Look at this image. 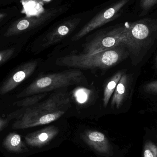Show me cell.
<instances>
[{
    "mask_svg": "<svg viewBox=\"0 0 157 157\" xmlns=\"http://www.w3.org/2000/svg\"><path fill=\"white\" fill-rule=\"evenodd\" d=\"M67 88L52 93L43 101L29 106L13 124V129H24L51 123L59 119L71 107Z\"/></svg>",
    "mask_w": 157,
    "mask_h": 157,
    "instance_id": "cell-1",
    "label": "cell"
},
{
    "mask_svg": "<svg viewBox=\"0 0 157 157\" xmlns=\"http://www.w3.org/2000/svg\"><path fill=\"white\" fill-rule=\"evenodd\" d=\"M124 45H121L92 54H72L59 58L56 64L76 69H106L113 67L125 59L128 52Z\"/></svg>",
    "mask_w": 157,
    "mask_h": 157,
    "instance_id": "cell-2",
    "label": "cell"
},
{
    "mask_svg": "<svg viewBox=\"0 0 157 157\" xmlns=\"http://www.w3.org/2000/svg\"><path fill=\"white\" fill-rule=\"evenodd\" d=\"M84 74L77 69L42 75L33 81L17 98H24L40 93H48L82 83Z\"/></svg>",
    "mask_w": 157,
    "mask_h": 157,
    "instance_id": "cell-3",
    "label": "cell"
},
{
    "mask_svg": "<svg viewBox=\"0 0 157 157\" xmlns=\"http://www.w3.org/2000/svg\"><path fill=\"white\" fill-rule=\"evenodd\" d=\"M126 26L115 28L98 34L85 46V53L92 54L110 49L117 46L127 47Z\"/></svg>",
    "mask_w": 157,
    "mask_h": 157,
    "instance_id": "cell-4",
    "label": "cell"
},
{
    "mask_svg": "<svg viewBox=\"0 0 157 157\" xmlns=\"http://www.w3.org/2000/svg\"><path fill=\"white\" fill-rule=\"evenodd\" d=\"M129 0H120L109 8L101 11L88 23H87L72 39V41H77L91 31L113 21L119 17V12L127 3Z\"/></svg>",
    "mask_w": 157,
    "mask_h": 157,
    "instance_id": "cell-5",
    "label": "cell"
},
{
    "mask_svg": "<svg viewBox=\"0 0 157 157\" xmlns=\"http://www.w3.org/2000/svg\"><path fill=\"white\" fill-rule=\"evenodd\" d=\"M38 65L36 60L31 61L20 65L6 80L0 88V95H5L15 88L35 71Z\"/></svg>",
    "mask_w": 157,
    "mask_h": 157,
    "instance_id": "cell-6",
    "label": "cell"
},
{
    "mask_svg": "<svg viewBox=\"0 0 157 157\" xmlns=\"http://www.w3.org/2000/svg\"><path fill=\"white\" fill-rule=\"evenodd\" d=\"M80 21L79 18H73L56 27L48 33L42 40L41 47L47 48L60 42L73 32Z\"/></svg>",
    "mask_w": 157,
    "mask_h": 157,
    "instance_id": "cell-7",
    "label": "cell"
},
{
    "mask_svg": "<svg viewBox=\"0 0 157 157\" xmlns=\"http://www.w3.org/2000/svg\"><path fill=\"white\" fill-rule=\"evenodd\" d=\"M126 26L127 48H135L140 42L147 38L150 29L146 22H136Z\"/></svg>",
    "mask_w": 157,
    "mask_h": 157,
    "instance_id": "cell-8",
    "label": "cell"
},
{
    "mask_svg": "<svg viewBox=\"0 0 157 157\" xmlns=\"http://www.w3.org/2000/svg\"><path fill=\"white\" fill-rule=\"evenodd\" d=\"M59 133V129L55 126H50L27 135L25 141L32 147H40L48 143Z\"/></svg>",
    "mask_w": 157,
    "mask_h": 157,
    "instance_id": "cell-9",
    "label": "cell"
},
{
    "mask_svg": "<svg viewBox=\"0 0 157 157\" xmlns=\"http://www.w3.org/2000/svg\"><path fill=\"white\" fill-rule=\"evenodd\" d=\"M130 78L128 75L124 74L118 82L111 101L112 108L119 109L123 104L129 90Z\"/></svg>",
    "mask_w": 157,
    "mask_h": 157,
    "instance_id": "cell-10",
    "label": "cell"
},
{
    "mask_svg": "<svg viewBox=\"0 0 157 157\" xmlns=\"http://www.w3.org/2000/svg\"><path fill=\"white\" fill-rule=\"evenodd\" d=\"M87 143L94 149L102 154H109L110 146L108 139L102 133L98 131H89L86 136Z\"/></svg>",
    "mask_w": 157,
    "mask_h": 157,
    "instance_id": "cell-11",
    "label": "cell"
},
{
    "mask_svg": "<svg viewBox=\"0 0 157 157\" xmlns=\"http://www.w3.org/2000/svg\"><path fill=\"white\" fill-rule=\"evenodd\" d=\"M3 147L12 153L21 154L29 151L21 136L15 132L10 133L3 142Z\"/></svg>",
    "mask_w": 157,
    "mask_h": 157,
    "instance_id": "cell-12",
    "label": "cell"
},
{
    "mask_svg": "<svg viewBox=\"0 0 157 157\" xmlns=\"http://www.w3.org/2000/svg\"><path fill=\"white\" fill-rule=\"evenodd\" d=\"M123 74V72L119 71L111 77L106 83L104 87V93H103V103L105 108L107 107L110 99L112 95L113 94L116 86L118 82L120 81L122 75Z\"/></svg>",
    "mask_w": 157,
    "mask_h": 157,
    "instance_id": "cell-13",
    "label": "cell"
},
{
    "mask_svg": "<svg viewBox=\"0 0 157 157\" xmlns=\"http://www.w3.org/2000/svg\"><path fill=\"white\" fill-rule=\"evenodd\" d=\"M20 2L23 5L21 13L25 14L27 17H39L41 12L40 4L36 0H21Z\"/></svg>",
    "mask_w": 157,
    "mask_h": 157,
    "instance_id": "cell-14",
    "label": "cell"
},
{
    "mask_svg": "<svg viewBox=\"0 0 157 157\" xmlns=\"http://www.w3.org/2000/svg\"><path fill=\"white\" fill-rule=\"evenodd\" d=\"M48 95V93H43L29 96L22 100L16 101L13 105L18 107H29L39 102Z\"/></svg>",
    "mask_w": 157,
    "mask_h": 157,
    "instance_id": "cell-15",
    "label": "cell"
},
{
    "mask_svg": "<svg viewBox=\"0 0 157 157\" xmlns=\"http://www.w3.org/2000/svg\"><path fill=\"white\" fill-rule=\"evenodd\" d=\"M143 157H157V146L152 141H147L144 146Z\"/></svg>",
    "mask_w": 157,
    "mask_h": 157,
    "instance_id": "cell-16",
    "label": "cell"
},
{
    "mask_svg": "<svg viewBox=\"0 0 157 157\" xmlns=\"http://www.w3.org/2000/svg\"><path fill=\"white\" fill-rule=\"evenodd\" d=\"M14 52V49L10 48L0 51V65L4 63L13 56Z\"/></svg>",
    "mask_w": 157,
    "mask_h": 157,
    "instance_id": "cell-17",
    "label": "cell"
},
{
    "mask_svg": "<svg viewBox=\"0 0 157 157\" xmlns=\"http://www.w3.org/2000/svg\"><path fill=\"white\" fill-rule=\"evenodd\" d=\"M144 91L149 94H157V80L151 81L144 86Z\"/></svg>",
    "mask_w": 157,
    "mask_h": 157,
    "instance_id": "cell-18",
    "label": "cell"
},
{
    "mask_svg": "<svg viewBox=\"0 0 157 157\" xmlns=\"http://www.w3.org/2000/svg\"><path fill=\"white\" fill-rule=\"evenodd\" d=\"M157 3V0H141V6L142 9L148 10Z\"/></svg>",
    "mask_w": 157,
    "mask_h": 157,
    "instance_id": "cell-19",
    "label": "cell"
},
{
    "mask_svg": "<svg viewBox=\"0 0 157 157\" xmlns=\"http://www.w3.org/2000/svg\"><path fill=\"white\" fill-rule=\"evenodd\" d=\"M9 121V119H5L0 117V132L8 125Z\"/></svg>",
    "mask_w": 157,
    "mask_h": 157,
    "instance_id": "cell-20",
    "label": "cell"
},
{
    "mask_svg": "<svg viewBox=\"0 0 157 157\" xmlns=\"http://www.w3.org/2000/svg\"><path fill=\"white\" fill-rule=\"evenodd\" d=\"M155 67L157 69V55L155 59Z\"/></svg>",
    "mask_w": 157,
    "mask_h": 157,
    "instance_id": "cell-21",
    "label": "cell"
},
{
    "mask_svg": "<svg viewBox=\"0 0 157 157\" xmlns=\"http://www.w3.org/2000/svg\"><path fill=\"white\" fill-rule=\"evenodd\" d=\"M41 1H43V2H50L52 0H41Z\"/></svg>",
    "mask_w": 157,
    "mask_h": 157,
    "instance_id": "cell-22",
    "label": "cell"
},
{
    "mask_svg": "<svg viewBox=\"0 0 157 157\" xmlns=\"http://www.w3.org/2000/svg\"><path fill=\"white\" fill-rule=\"evenodd\" d=\"M4 16V14H0V18H2V17H3Z\"/></svg>",
    "mask_w": 157,
    "mask_h": 157,
    "instance_id": "cell-23",
    "label": "cell"
},
{
    "mask_svg": "<svg viewBox=\"0 0 157 157\" xmlns=\"http://www.w3.org/2000/svg\"></svg>",
    "mask_w": 157,
    "mask_h": 157,
    "instance_id": "cell-24",
    "label": "cell"
}]
</instances>
